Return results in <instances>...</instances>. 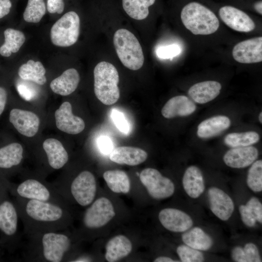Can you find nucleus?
Returning <instances> with one entry per match:
<instances>
[{
  "instance_id": "6ab92c4d",
  "label": "nucleus",
  "mask_w": 262,
  "mask_h": 262,
  "mask_svg": "<svg viewBox=\"0 0 262 262\" xmlns=\"http://www.w3.org/2000/svg\"><path fill=\"white\" fill-rule=\"evenodd\" d=\"M196 105L189 98L180 95L169 99L162 108L161 113L166 118L186 116L193 114Z\"/></svg>"
},
{
  "instance_id": "b1692460",
  "label": "nucleus",
  "mask_w": 262,
  "mask_h": 262,
  "mask_svg": "<svg viewBox=\"0 0 262 262\" xmlns=\"http://www.w3.org/2000/svg\"><path fill=\"white\" fill-rule=\"evenodd\" d=\"M182 184L187 194L191 197H198L205 190V183L200 169L194 165L188 167L185 170Z\"/></svg>"
},
{
  "instance_id": "37998d69",
  "label": "nucleus",
  "mask_w": 262,
  "mask_h": 262,
  "mask_svg": "<svg viewBox=\"0 0 262 262\" xmlns=\"http://www.w3.org/2000/svg\"><path fill=\"white\" fill-rule=\"evenodd\" d=\"M98 146L100 152L105 155L110 154L114 149L111 140L106 136H101L98 138Z\"/></svg>"
},
{
  "instance_id": "a19ab883",
  "label": "nucleus",
  "mask_w": 262,
  "mask_h": 262,
  "mask_svg": "<svg viewBox=\"0 0 262 262\" xmlns=\"http://www.w3.org/2000/svg\"><path fill=\"white\" fill-rule=\"evenodd\" d=\"M47 11L50 14H61L65 9V0H46Z\"/></svg>"
},
{
  "instance_id": "39448f33",
  "label": "nucleus",
  "mask_w": 262,
  "mask_h": 262,
  "mask_svg": "<svg viewBox=\"0 0 262 262\" xmlns=\"http://www.w3.org/2000/svg\"><path fill=\"white\" fill-rule=\"evenodd\" d=\"M7 185L9 193L14 196L54 203L66 207L65 199L54 186L41 180L28 178L18 184L7 180Z\"/></svg>"
},
{
  "instance_id": "4be33fe9",
  "label": "nucleus",
  "mask_w": 262,
  "mask_h": 262,
  "mask_svg": "<svg viewBox=\"0 0 262 262\" xmlns=\"http://www.w3.org/2000/svg\"><path fill=\"white\" fill-rule=\"evenodd\" d=\"M80 80V77L78 71L74 68H70L53 79L50 83V88L56 94L68 96L75 91Z\"/></svg>"
},
{
  "instance_id": "5701e85b",
  "label": "nucleus",
  "mask_w": 262,
  "mask_h": 262,
  "mask_svg": "<svg viewBox=\"0 0 262 262\" xmlns=\"http://www.w3.org/2000/svg\"><path fill=\"white\" fill-rule=\"evenodd\" d=\"M49 166L58 170L63 167L68 161V154L61 142L55 138H48L43 144Z\"/></svg>"
},
{
  "instance_id": "c85d7f7f",
  "label": "nucleus",
  "mask_w": 262,
  "mask_h": 262,
  "mask_svg": "<svg viewBox=\"0 0 262 262\" xmlns=\"http://www.w3.org/2000/svg\"><path fill=\"white\" fill-rule=\"evenodd\" d=\"M18 74L22 80L39 85H44L47 82L46 69L40 61L29 60L19 67Z\"/></svg>"
},
{
  "instance_id": "f257e3e1",
  "label": "nucleus",
  "mask_w": 262,
  "mask_h": 262,
  "mask_svg": "<svg viewBox=\"0 0 262 262\" xmlns=\"http://www.w3.org/2000/svg\"><path fill=\"white\" fill-rule=\"evenodd\" d=\"M15 197L14 202L26 235L62 231L66 227V207L54 203Z\"/></svg>"
},
{
  "instance_id": "c03bdc74",
  "label": "nucleus",
  "mask_w": 262,
  "mask_h": 262,
  "mask_svg": "<svg viewBox=\"0 0 262 262\" xmlns=\"http://www.w3.org/2000/svg\"><path fill=\"white\" fill-rule=\"evenodd\" d=\"M232 259L237 262H247L243 248L241 246H235L231 252Z\"/></svg>"
},
{
  "instance_id": "7ed1b4c3",
  "label": "nucleus",
  "mask_w": 262,
  "mask_h": 262,
  "mask_svg": "<svg viewBox=\"0 0 262 262\" xmlns=\"http://www.w3.org/2000/svg\"><path fill=\"white\" fill-rule=\"evenodd\" d=\"M7 180L0 173V244L9 250L18 243L19 214L16 207L9 196Z\"/></svg>"
},
{
  "instance_id": "473e14b6",
  "label": "nucleus",
  "mask_w": 262,
  "mask_h": 262,
  "mask_svg": "<svg viewBox=\"0 0 262 262\" xmlns=\"http://www.w3.org/2000/svg\"><path fill=\"white\" fill-rule=\"evenodd\" d=\"M259 140L260 135L257 132L249 131L229 133L224 138V143L229 147H237L250 146Z\"/></svg>"
},
{
  "instance_id": "4468645a",
  "label": "nucleus",
  "mask_w": 262,
  "mask_h": 262,
  "mask_svg": "<svg viewBox=\"0 0 262 262\" xmlns=\"http://www.w3.org/2000/svg\"><path fill=\"white\" fill-rule=\"evenodd\" d=\"M9 119L16 131L26 137L34 136L39 130L40 119L31 111L14 108L10 112Z\"/></svg>"
},
{
  "instance_id": "f8f14e48",
  "label": "nucleus",
  "mask_w": 262,
  "mask_h": 262,
  "mask_svg": "<svg viewBox=\"0 0 262 262\" xmlns=\"http://www.w3.org/2000/svg\"><path fill=\"white\" fill-rule=\"evenodd\" d=\"M222 21L231 29L242 33L254 30L256 25L252 19L245 12L230 5L221 7L218 11Z\"/></svg>"
},
{
  "instance_id": "bb28decb",
  "label": "nucleus",
  "mask_w": 262,
  "mask_h": 262,
  "mask_svg": "<svg viewBox=\"0 0 262 262\" xmlns=\"http://www.w3.org/2000/svg\"><path fill=\"white\" fill-rule=\"evenodd\" d=\"M23 149L18 143L0 147V170H9L18 166L23 159Z\"/></svg>"
},
{
  "instance_id": "393cba45",
  "label": "nucleus",
  "mask_w": 262,
  "mask_h": 262,
  "mask_svg": "<svg viewBox=\"0 0 262 262\" xmlns=\"http://www.w3.org/2000/svg\"><path fill=\"white\" fill-rule=\"evenodd\" d=\"M230 119L225 115H216L206 119L198 126L197 135L200 138H209L218 135L228 129Z\"/></svg>"
},
{
  "instance_id": "603ef678",
  "label": "nucleus",
  "mask_w": 262,
  "mask_h": 262,
  "mask_svg": "<svg viewBox=\"0 0 262 262\" xmlns=\"http://www.w3.org/2000/svg\"><path fill=\"white\" fill-rule=\"evenodd\" d=\"M1 251H0V260L1 259Z\"/></svg>"
},
{
  "instance_id": "72a5a7b5",
  "label": "nucleus",
  "mask_w": 262,
  "mask_h": 262,
  "mask_svg": "<svg viewBox=\"0 0 262 262\" xmlns=\"http://www.w3.org/2000/svg\"><path fill=\"white\" fill-rule=\"evenodd\" d=\"M46 11V0H28L23 18L27 22L37 23L41 20Z\"/></svg>"
},
{
  "instance_id": "09e8293b",
  "label": "nucleus",
  "mask_w": 262,
  "mask_h": 262,
  "mask_svg": "<svg viewBox=\"0 0 262 262\" xmlns=\"http://www.w3.org/2000/svg\"><path fill=\"white\" fill-rule=\"evenodd\" d=\"M254 8L255 11L259 14H262V1L259 0L256 2L254 4Z\"/></svg>"
},
{
  "instance_id": "ea45409f",
  "label": "nucleus",
  "mask_w": 262,
  "mask_h": 262,
  "mask_svg": "<svg viewBox=\"0 0 262 262\" xmlns=\"http://www.w3.org/2000/svg\"><path fill=\"white\" fill-rule=\"evenodd\" d=\"M243 249L247 262H262L259 250L254 244L252 243H247Z\"/></svg>"
},
{
  "instance_id": "58836bf2",
  "label": "nucleus",
  "mask_w": 262,
  "mask_h": 262,
  "mask_svg": "<svg viewBox=\"0 0 262 262\" xmlns=\"http://www.w3.org/2000/svg\"><path fill=\"white\" fill-rule=\"evenodd\" d=\"M246 205L254 215L256 221L262 224V204L259 200L255 197H252L248 201Z\"/></svg>"
},
{
  "instance_id": "6e6552de",
  "label": "nucleus",
  "mask_w": 262,
  "mask_h": 262,
  "mask_svg": "<svg viewBox=\"0 0 262 262\" xmlns=\"http://www.w3.org/2000/svg\"><path fill=\"white\" fill-rule=\"evenodd\" d=\"M80 33V16L75 11H69L53 24L50 31V38L55 46L68 47L77 42Z\"/></svg>"
},
{
  "instance_id": "0eeeda50",
  "label": "nucleus",
  "mask_w": 262,
  "mask_h": 262,
  "mask_svg": "<svg viewBox=\"0 0 262 262\" xmlns=\"http://www.w3.org/2000/svg\"><path fill=\"white\" fill-rule=\"evenodd\" d=\"M114 45L118 58L127 68L140 69L144 62L142 47L136 36L125 29L117 30L113 37Z\"/></svg>"
},
{
  "instance_id": "1a4fd4ad",
  "label": "nucleus",
  "mask_w": 262,
  "mask_h": 262,
  "mask_svg": "<svg viewBox=\"0 0 262 262\" xmlns=\"http://www.w3.org/2000/svg\"><path fill=\"white\" fill-rule=\"evenodd\" d=\"M139 177L149 195L154 199L166 198L174 193L173 182L168 178L163 176L156 169L145 168L141 171Z\"/></svg>"
},
{
  "instance_id": "a211bd4d",
  "label": "nucleus",
  "mask_w": 262,
  "mask_h": 262,
  "mask_svg": "<svg viewBox=\"0 0 262 262\" xmlns=\"http://www.w3.org/2000/svg\"><path fill=\"white\" fill-rule=\"evenodd\" d=\"M258 149L251 146L232 147L225 154L223 161L229 167L245 168L251 165L258 157Z\"/></svg>"
},
{
  "instance_id": "f03ea898",
  "label": "nucleus",
  "mask_w": 262,
  "mask_h": 262,
  "mask_svg": "<svg viewBox=\"0 0 262 262\" xmlns=\"http://www.w3.org/2000/svg\"><path fill=\"white\" fill-rule=\"evenodd\" d=\"M26 235V260L44 262H61L66 260L71 240L66 232L47 231Z\"/></svg>"
},
{
  "instance_id": "aec40b11",
  "label": "nucleus",
  "mask_w": 262,
  "mask_h": 262,
  "mask_svg": "<svg viewBox=\"0 0 262 262\" xmlns=\"http://www.w3.org/2000/svg\"><path fill=\"white\" fill-rule=\"evenodd\" d=\"M221 88V84L217 81H206L191 86L188 94L195 102L204 104L215 98L220 93Z\"/></svg>"
},
{
  "instance_id": "c9c22d12",
  "label": "nucleus",
  "mask_w": 262,
  "mask_h": 262,
  "mask_svg": "<svg viewBox=\"0 0 262 262\" xmlns=\"http://www.w3.org/2000/svg\"><path fill=\"white\" fill-rule=\"evenodd\" d=\"M177 252L182 262H201L204 260L203 254L200 251L186 245L179 246Z\"/></svg>"
},
{
  "instance_id": "c756f323",
  "label": "nucleus",
  "mask_w": 262,
  "mask_h": 262,
  "mask_svg": "<svg viewBox=\"0 0 262 262\" xmlns=\"http://www.w3.org/2000/svg\"><path fill=\"white\" fill-rule=\"evenodd\" d=\"M4 43L0 47V54L9 57L19 51L25 42L24 33L17 30L8 28L4 32Z\"/></svg>"
},
{
  "instance_id": "a878e982",
  "label": "nucleus",
  "mask_w": 262,
  "mask_h": 262,
  "mask_svg": "<svg viewBox=\"0 0 262 262\" xmlns=\"http://www.w3.org/2000/svg\"><path fill=\"white\" fill-rule=\"evenodd\" d=\"M131 250L130 240L124 235H117L107 243L105 257L108 262H116L127 256Z\"/></svg>"
},
{
  "instance_id": "2eb2a0df",
  "label": "nucleus",
  "mask_w": 262,
  "mask_h": 262,
  "mask_svg": "<svg viewBox=\"0 0 262 262\" xmlns=\"http://www.w3.org/2000/svg\"><path fill=\"white\" fill-rule=\"evenodd\" d=\"M55 119L57 128L68 134H78L85 128L83 120L73 114L71 105L68 101L63 102L56 110Z\"/></svg>"
},
{
  "instance_id": "cd10ccee",
  "label": "nucleus",
  "mask_w": 262,
  "mask_h": 262,
  "mask_svg": "<svg viewBox=\"0 0 262 262\" xmlns=\"http://www.w3.org/2000/svg\"><path fill=\"white\" fill-rule=\"evenodd\" d=\"M181 238L185 245L198 250H207L213 245V240L211 236L197 227L184 231Z\"/></svg>"
},
{
  "instance_id": "8fccbe9b",
  "label": "nucleus",
  "mask_w": 262,
  "mask_h": 262,
  "mask_svg": "<svg viewBox=\"0 0 262 262\" xmlns=\"http://www.w3.org/2000/svg\"><path fill=\"white\" fill-rule=\"evenodd\" d=\"M155 262H177L167 257H159L155 259Z\"/></svg>"
},
{
  "instance_id": "412c9836",
  "label": "nucleus",
  "mask_w": 262,
  "mask_h": 262,
  "mask_svg": "<svg viewBox=\"0 0 262 262\" xmlns=\"http://www.w3.org/2000/svg\"><path fill=\"white\" fill-rule=\"evenodd\" d=\"M147 153L140 148L121 146L114 148L110 154V159L117 164L134 166L144 162Z\"/></svg>"
},
{
  "instance_id": "9d476101",
  "label": "nucleus",
  "mask_w": 262,
  "mask_h": 262,
  "mask_svg": "<svg viewBox=\"0 0 262 262\" xmlns=\"http://www.w3.org/2000/svg\"><path fill=\"white\" fill-rule=\"evenodd\" d=\"M70 195L82 206L89 205L94 200L97 191L94 175L89 171L80 172L68 185Z\"/></svg>"
},
{
  "instance_id": "2f4dec72",
  "label": "nucleus",
  "mask_w": 262,
  "mask_h": 262,
  "mask_svg": "<svg viewBox=\"0 0 262 262\" xmlns=\"http://www.w3.org/2000/svg\"><path fill=\"white\" fill-rule=\"evenodd\" d=\"M156 0H122V6L127 15L131 18L141 20L149 15L148 8Z\"/></svg>"
},
{
  "instance_id": "3c124183",
  "label": "nucleus",
  "mask_w": 262,
  "mask_h": 262,
  "mask_svg": "<svg viewBox=\"0 0 262 262\" xmlns=\"http://www.w3.org/2000/svg\"><path fill=\"white\" fill-rule=\"evenodd\" d=\"M259 121L261 123H262V112H261L259 115Z\"/></svg>"
},
{
  "instance_id": "79ce46f5",
  "label": "nucleus",
  "mask_w": 262,
  "mask_h": 262,
  "mask_svg": "<svg viewBox=\"0 0 262 262\" xmlns=\"http://www.w3.org/2000/svg\"><path fill=\"white\" fill-rule=\"evenodd\" d=\"M239 210L243 223L248 227H254L256 224V219L246 205H240Z\"/></svg>"
},
{
  "instance_id": "de8ad7c7",
  "label": "nucleus",
  "mask_w": 262,
  "mask_h": 262,
  "mask_svg": "<svg viewBox=\"0 0 262 262\" xmlns=\"http://www.w3.org/2000/svg\"><path fill=\"white\" fill-rule=\"evenodd\" d=\"M7 100V93L6 89L0 86V116L3 112Z\"/></svg>"
},
{
  "instance_id": "e433bc0d",
  "label": "nucleus",
  "mask_w": 262,
  "mask_h": 262,
  "mask_svg": "<svg viewBox=\"0 0 262 262\" xmlns=\"http://www.w3.org/2000/svg\"><path fill=\"white\" fill-rule=\"evenodd\" d=\"M111 116L116 128L122 133L128 134L131 131V126L123 113L113 109Z\"/></svg>"
},
{
  "instance_id": "423d86ee",
  "label": "nucleus",
  "mask_w": 262,
  "mask_h": 262,
  "mask_svg": "<svg viewBox=\"0 0 262 262\" xmlns=\"http://www.w3.org/2000/svg\"><path fill=\"white\" fill-rule=\"evenodd\" d=\"M94 93L103 104L110 105L116 103L120 98L118 86L119 74L111 63L102 61L94 69Z\"/></svg>"
},
{
  "instance_id": "7c9ffc66",
  "label": "nucleus",
  "mask_w": 262,
  "mask_h": 262,
  "mask_svg": "<svg viewBox=\"0 0 262 262\" xmlns=\"http://www.w3.org/2000/svg\"><path fill=\"white\" fill-rule=\"evenodd\" d=\"M103 177L109 188L116 193H128L130 190V180L128 175L120 170L105 171Z\"/></svg>"
},
{
  "instance_id": "a18cd8bd",
  "label": "nucleus",
  "mask_w": 262,
  "mask_h": 262,
  "mask_svg": "<svg viewBox=\"0 0 262 262\" xmlns=\"http://www.w3.org/2000/svg\"><path fill=\"white\" fill-rule=\"evenodd\" d=\"M12 5L11 0H0V19L10 12Z\"/></svg>"
},
{
  "instance_id": "f704fd0d",
  "label": "nucleus",
  "mask_w": 262,
  "mask_h": 262,
  "mask_svg": "<svg viewBox=\"0 0 262 262\" xmlns=\"http://www.w3.org/2000/svg\"><path fill=\"white\" fill-rule=\"evenodd\" d=\"M249 168L247 176L246 183L253 191L258 192L262 190V161L254 162Z\"/></svg>"
},
{
  "instance_id": "49530a36",
  "label": "nucleus",
  "mask_w": 262,
  "mask_h": 262,
  "mask_svg": "<svg viewBox=\"0 0 262 262\" xmlns=\"http://www.w3.org/2000/svg\"><path fill=\"white\" fill-rule=\"evenodd\" d=\"M17 90L20 95L27 100H29L33 98V92L27 86L20 85L18 86Z\"/></svg>"
},
{
  "instance_id": "f3484780",
  "label": "nucleus",
  "mask_w": 262,
  "mask_h": 262,
  "mask_svg": "<svg viewBox=\"0 0 262 262\" xmlns=\"http://www.w3.org/2000/svg\"><path fill=\"white\" fill-rule=\"evenodd\" d=\"M211 210L220 219L226 221L231 216L234 205L230 197L222 190L211 187L208 191Z\"/></svg>"
},
{
  "instance_id": "ddd939ff",
  "label": "nucleus",
  "mask_w": 262,
  "mask_h": 262,
  "mask_svg": "<svg viewBox=\"0 0 262 262\" xmlns=\"http://www.w3.org/2000/svg\"><path fill=\"white\" fill-rule=\"evenodd\" d=\"M232 55L236 62L242 64L261 62L262 37H255L238 43L233 48Z\"/></svg>"
},
{
  "instance_id": "4c0bfd02",
  "label": "nucleus",
  "mask_w": 262,
  "mask_h": 262,
  "mask_svg": "<svg viewBox=\"0 0 262 262\" xmlns=\"http://www.w3.org/2000/svg\"><path fill=\"white\" fill-rule=\"evenodd\" d=\"M181 51L178 45L173 44L158 48L156 49V54L161 59H171L178 56Z\"/></svg>"
},
{
  "instance_id": "dca6fc26",
  "label": "nucleus",
  "mask_w": 262,
  "mask_h": 262,
  "mask_svg": "<svg viewBox=\"0 0 262 262\" xmlns=\"http://www.w3.org/2000/svg\"><path fill=\"white\" fill-rule=\"evenodd\" d=\"M159 219L164 228L175 232H184L193 225V221L188 214L174 208L162 210L159 213Z\"/></svg>"
},
{
  "instance_id": "9b49d317",
  "label": "nucleus",
  "mask_w": 262,
  "mask_h": 262,
  "mask_svg": "<svg viewBox=\"0 0 262 262\" xmlns=\"http://www.w3.org/2000/svg\"><path fill=\"white\" fill-rule=\"evenodd\" d=\"M115 214L111 202L102 197L95 200L87 209L83 214L82 223L88 229H98L107 224Z\"/></svg>"
},
{
  "instance_id": "20e7f679",
  "label": "nucleus",
  "mask_w": 262,
  "mask_h": 262,
  "mask_svg": "<svg viewBox=\"0 0 262 262\" xmlns=\"http://www.w3.org/2000/svg\"><path fill=\"white\" fill-rule=\"evenodd\" d=\"M180 19L184 27L195 35L211 34L219 27V21L215 14L196 1L190 2L182 8Z\"/></svg>"
}]
</instances>
